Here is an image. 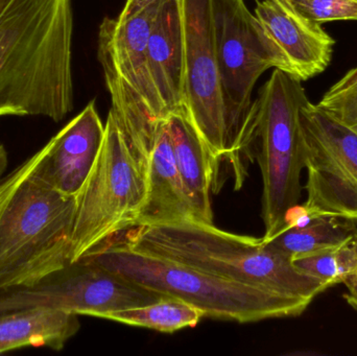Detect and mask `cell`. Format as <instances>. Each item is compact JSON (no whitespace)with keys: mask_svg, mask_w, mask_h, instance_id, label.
<instances>
[{"mask_svg":"<svg viewBox=\"0 0 357 356\" xmlns=\"http://www.w3.org/2000/svg\"><path fill=\"white\" fill-rule=\"evenodd\" d=\"M71 0H0V116L73 109Z\"/></svg>","mask_w":357,"mask_h":356,"instance_id":"cell-1","label":"cell"},{"mask_svg":"<svg viewBox=\"0 0 357 356\" xmlns=\"http://www.w3.org/2000/svg\"><path fill=\"white\" fill-rule=\"evenodd\" d=\"M117 235L144 252L308 305L328 290L320 280L298 270L289 256L264 238L230 233L192 219L135 226Z\"/></svg>","mask_w":357,"mask_h":356,"instance_id":"cell-2","label":"cell"},{"mask_svg":"<svg viewBox=\"0 0 357 356\" xmlns=\"http://www.w3.org/2000/svg\"><path fill=\"white\" fill-rule=\"evenodd\" d=\"M82 259L96 263L144 290L185 301L210 319L254 323L299 317L310 307L303 301L272 291L144 252L130 246L117 234Z\"/></svg>","mask_w":357,"mask_h":356,"instance_id":"cell-3","label":"cell"},{"mask_svg":"<svg viewBox=\"0 0 357 356\" xmlns=\"http://www.w3.org/2000/svg\"><path fill=\"white\" fill-rule=\"evenodd\" d=\"M308 100L301 81L275 69L252 102L243 125L245 154L250 160L256 158L261 171L266 240L284 228L302 196L301 110Z\"/></svg>","mask_w":357,"mask_h":356,"instance_id":"cell-4","label":"cell"},{"mask_svg":"<svg viewBox=\"0 0 357 356\" xmlns=\"http://www.w3.org/2000/svg\"><path fill=\"white\" fill-rule=\"evenodd\" d=\"M33 171L0 211V291L29 288L70 265L77 199L40 183Z\"/></svg>","mask_w":357,"mask_h":356,"instance_id":"cell-5","label":"cell"},{"mask_svg":"<svg viewBox=\"0 0 357 356\" xmlns=\"http://www.w3.org/2000/svg\"><path fill=\"white\" fill-rule=\"evenodd\" d=\"M165 0L127 20L106 17L98 31V56L112 111L142 169L167 112L148 63L149 37Z\"/></svg>","mask_w":357,"mask_h":356,"instance_id":"cell-6","label":"cell"},{"mask_svg":"<svg viewBox=\"0 0 357 356\" xmlns=\"http://www.w3.org/2000/svg\"><path fill=\"white\" fill-rule=\"evenodd\" d=\"M148 196L146 176L112 111L98 160L77 198L70 263L136 225Z\"/></svg>","mask_w":357,"mask_h":356,"instance_id":"cell-7","label":"cell"},{"mask_svg":"<svg viewBox=\"0 0 357 356\" xmlns=\"http://www.w3.org/2000/svg\"><path fill=\"white\" fill-rule=\"evenodd\" d=\"M180 1L185 48L183 107L214 156L231 165L235 189H239L248 163L239 152L222 95L212 0Z\"/></svg>","mask_w":357,"mask_h":356,"instance_id":"cell-8","label":"cell"},{"mask_svg":"<svg viewBox=\"0 0 357 356\" xmlns=\"http://www.w3.org/2000/svg\"><path fill=\"white\" fill-rule=\"evenodd\" d=\"M212 13L225 105L239 152L248 163L243 131L252 92L262 73L270 68L284 71V63L243 0H212Z\"/></svg>","mask_w":357,"mask_h":356,"instance_id":"cell-9","label":"cell"},{"mask_svg":"<svg viewBox=\"0 0 357 356\" xmlns=\"http://www.w3.org/2000/svg\"><path fill=\"white\" fill-rule=\"evenodd\" d=\"M305 215L357 223V134L308 100L301 110Z\"/></svg>","mask_w":357,"mask_h":356,"instance_id":"cell-10","label":"cell"},{"mask_svg":"<svg viewBox=\"0 0 357 356\" xmlns=\"http://www.w3.org/2000/svg\"><path fill=\"white\" fill-rule=\"evenodd\" d=\"M162 297L81 259L35 286L0 291V313L39 307L105 319L113 311L144 307Z\"/></svg>","mask_w":357,"mask_h":356,"instance_id":"cell-11","label":"cell"},{"mask_svg":"<svg viewBox=\"0 0 357 356\" xmlns=\"http://www.w3.org/2000/svg\"><path fill=\"white\" fill-rule=\"evenodd\" d=\"M105 125L90 102L41 148L33 177L63 196L77 198L98 160Z\"/></svg>","mask_w":357,"mask_h":356,"instance_id":"cell-12","label":"cell"},{"mask_svg":"<svg viewBox=\"0 0 357 356\" xmlns=\"http://www.w3.org/2000/svg\"><path fill=\"white\" fill-rule=\"evenodd\" d=\"M255 16L280 54L284 72L307 81L328 67L335 42L320 23L278 0L258 1Z\"/></svg>","mask_w":357,"mask_h":356,"instance_id":"cell-13","label":"cell"},{"mask_svg":"<svg viewBox=\"0 0 357 356\" xmlns=\"http://www.w3.org/2000/svg\"><path fill=\"white\" fill-rule=\"evenodd\" d=\"M167 121L178 175L195 219L213 225L211 194L218 188L220 160L193 125L184 107L169 113Z\"/></svg>","mask_w":357,"mask_h":356,"instance_id":"cell-14","label":"cell"},{"mask_svg":"<svg viewBox=\"0 0 357 356\" xmlns=\"http://www.w3.org/2000/svg\"><path fill=\"white\" fill-rule=\"evenodd\" d=\"M149 67L167 114L184 102V31L180 0H165L149 37Z\"/></svg>","mask_w":357,"mask_h":356,"instance_id":"cell-15","label":"cell"},{"mask_svg":"<svg viewBox=\"0 0 357 356\" xmlns=\"http://www.w3.org/2000/svg\"><path fill=\"white\" fill-rule=\"evenodd\" d=\"M79 316L52 309L0 313V353L24 347L61 350L79 330Z\"/></svg>","mask_w":357,"mask_h":356,"instance_id":"cell-16","label":"cell"},{"mask_svg":"<svg viewBox=\"0 0 357 356\" xmlns=\"http://www.w3.org/2000/svg\"><path fill=\"white\" fill-rule=\"evenodd\" d=\"M357 234V223L333 215H310L299 205L289 212L284 228L266 240L291 261L337 248Z\"/></svg>","mask_w":357,"mask_h":356,"instance_id":"cell-17","label":"cell"},{"mask_svg":"<svg viewBox=\"0 0 357 356\" xmlns=\"http://www.w3.org/2000/svg\"><path fill=\"white\" fill-rule=\"evenodd\" d=\"M204 314L185 301L162 297L144 307H133L108 314L105 319L126 325L149 328L165 334H173L183 328H193Z\"/></svg>","mask_w":357,"mask_h":356,"instance_id":"cell-18","label":"cell"},{"mask_svg":"<svg viewBox=\"0 0 357 356\" xmlns=\"http://www.w3.org/2000/svg\"><path fill=\"white\" fill-rule=\"evenodd\" d=\"M293 263L298 270L320 280L328 288L343 284L357 269V234L337 248L294 259Z\"/></svg>","mask_w":357,"mask_h":356,"instance_id":"cell-19","label":"cell"},{"mask_svg":"<svg viewBox=\"0 0 357 356\" xmlns=\"http://www.w3.org/2000/svg\"><path fill=\"white\" fill-rule=\"evenodd\" d=\"M317 106L357 134V66L331 86Z\"/></svg>","mask_w":357,"mask_h":356,"instance_id":"cell-20","label":"cell"},{"mask_svg":"<svg viewBox=\"0 0 357 356\" xmlns=\"http://www.w3.org/2000/svg\"><path fill=\"white\" fill-rule=\"evenodd\" d=\"M314 22L357 21V0H278Z\"/></svg>","mask_w":357,"mask_h":356,"instance_id":"cell-21","label":"cell"},{"mask_svg":"<svg viewBox=\"0 0 357 356\" xmlns=\"http://www.w3.org/2000/svg\"><path fill=\"white\" fill-rule=\"evenodd\" d=\"M157 1V0H127L126 2L125 8L121 10V15H119V20H127V19L131 18L134 15L138 14L142 12L144 8L152 4L153 2Z\"/></svg>","mask_w":357,"mask_h":356,"instance_id":"cell-22","label":"cell"},{"mask_svg":"<svg viewBox=\"0 0 357 356\" xmlns=\"http://www.w3.org/2000/svg\"><path fill=\"white\" fill-rule=\"evenodd\" d=\"M343 284H345L346 288H347V294L344 295L345 300L347 302L348 301H357V269L344 280Z\"/></svg>","mask_w":357,"mask_h":356,"instance_id":"cell-23","label":"cell"},{"mask_svg":"<svg viewBox=\"0 0 357 356\" xmlns=\"http://www.w3.org/2000/svg\"><path fill=\"white\" fill-rule=\"evenodd\" d=\"M8 153H6V148L0 144V182L6 177L4 173H6V169H8Z\"/></svg>","mask_w":357,"mask_h":356,"instance_id":"cell-24","label":"cell"},{"mask_svg":"<svg viewBox=\"0 0 357 356\" xmlns=\"http://www.w3.org/2000/svg\"><path fill=\"white\" fill-rule=\"evenodd\" d=\"M348 304L357 311V301H348Z\"/></svg>","mask_w":357,"mask_h":356,"instance_id":"cell-25","label":"cell"}]
</instances>
